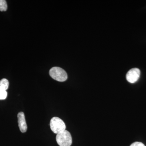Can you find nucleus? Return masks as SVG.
Here are the masks:
<instances>
[{
  "label": "nucleus",
  "mask_w": 146,
  "mask_h": 146,
  "mask_svg": "<svg viewBox=\"0 0 146 146\" xmlns=\"http://www.w3.org/2000/svg\"><path fill=\"white\" fill-rule=\"evenodd\" d=\"M141 75V71L137 68H132L127 73L126 78L131 83H134L138 81Z\"/></svg>",
  "instance_id": "20e7f679"
},
{
  "label": "nucleus",
  "mask_w": 146,
  "mask_h": 146,
  "mask_svg": "<svg viewBox=\"0 0 146 146\" xmlns=\"http://www.w3.org/2000/svg\"><path fill=\"white\" fill-rule=\"evenodd\" d=\"M130 146H145L141 142H136L131 144Z\"/></svg>",
  "instance_id": "1a4fd4ad"
},
{
  "label": "nucleus",
  "mask_w": 146,
  "mask_h": 146,
  "mask_svg": "<svg viewBox=\"0 0 146 146\" xmlns=\"http://www.w3.org/2000/svg\"><path fill=\"white\" fill-rule=\"evenodd\" d=\"M50 127L54 133L57 134L65 130L66 125L60 118L54 117L50 121Z\"/></svg>",
  "instance_id": "7ed1b4c3"
},
{
  "label": "nucleus",
  "mask_w": 146,
  "mask_h": 146,
  "mask_svg": "<svg viewBox=\"0 0 146 146\" xmlns=\"http://www.w3.org/2000/svg\"><path fill=\"white\" fill-rule=\"evenodd\" d=\"M9 82L5 78L2 79L0 80V88L6 91L8 89Z\"/></svg>",
  "instance_id": "423d86ee"
},
{
  "label": "nucleus",
  "mask_w": 146,
  "mask_h": 146,
  "mask_svg": "<svg viewBox=\"0 0 146 146\" xmlns=\"http://www.w3.org/2000/svg\"><path fill=\"white\" fill-rule=\"evenodd\" d=\"M50 75L53 79L59 82L66 81L68 79L67 73L62 68L55 67L52 68L49 72Z\"/></svg>",
  "instance_id": "f257e3e1"
},
{
  "label": "nucleus",
  "mask_w": 146,
  "mask_h": 146,
  "mask_svg": "<svg viewBox=\"0 0 146 146\" xmlns=\"http://www.w3.org/2000/svg\"><path fill=\"white\" fill-rule=\"evenodd\" d=\"M18 126L19 129L22 133H25L27 131V125L25 114L24 112H20L18 115Z\"/></svg>",
  "instance_id": "39448f33"
},
{
  "label": "nucleus",
  "mask_w": 146,
  "mask_h": 146,
  "mask_svg": "<svg viewBox=\"0 0 146 146\" xmlns=\"http://www.w3.org/2000/svg\"><path fill=\"white\" fill-rule=\"evenodd\" d=\"M56 141L60 146H70L72 143L70 133L66 130L57 134Z\"/></svg>",
  "instance_id": "f03ea898"
},
{
  "label": "nucleus",
  "mask_w": 146,
  "mask_h": 146,
  "mask_svg": "<svg viewBox=\"0 0 146 146\" xmlns=\"http://www.w3.org/2000/svg\"><path fill=\"white\" fill-rule=\"evenodd\" d=\"M7 93L6 90L0 88V100H5L7 97Z\"/></svg>",
  "instance_id": "6e6552de"
},
{
  "label": "nucleus",
  "mask_w": 146,
  "mask_h": 146,
  "mask_svg": "<svg viewBox=\"0 0 146 146\" xmlns=\"http://www.w3.org/2000/svg\"><path fill=\"white\" fill-rule=\"evenodd\" d=\"M7 5L6 1L0 0V11H6L7 10Z\"/></svg>",
  "instance_id": "0eeeda50"
}]
</instances>
